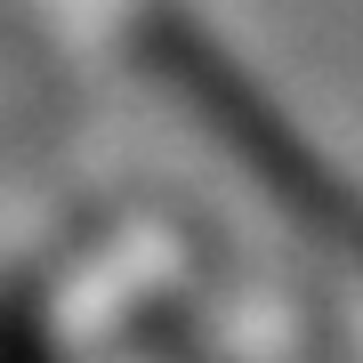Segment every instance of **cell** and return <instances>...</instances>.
I'll return each mask as SVG.
<instances>
[{
	"mask_svg": "<svg viewBox=\"0 0 363 363\" xmlns=\"http://www.w3.org/2000/svg\"><path fill=\"white\" fill-rule=\"evenodd\" d=\"M0 363H57V331L33 283H0Z\"/></svg>",
	"mask_w": 363,
	"mask_h": 363,
	"instance_id": "obj_2",
	"label": "cell"
},
{
	"mask_svg": "<svg viewBox=\"0 0 363 363\" xmlns=\"http://www.w3.org/2000/svg\"><path fill=\"white\" fill-rule=\"evenodd\" d=\"M138 65L259 178V194L283 210L291 226H307L315 242H331L339 259L363 267V194L291 130V113L234 65L186 9H145L138 16Z\"/></svg>",
	"mask_w": 363,
	"mask_h": 363,
	"instance_id": "obj_1",
	"label": "cell"
}]
</instances>
